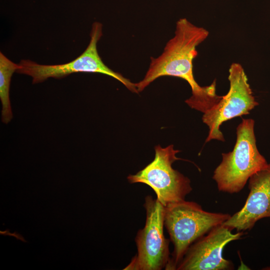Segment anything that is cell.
<instances>
[{
	"label": "cell",
	"instance_id": "cell-6",
	"mask_svg": "<svg viewBox=\"0 0 270 270\" xmlns=\"http://www.w3.org/2000/svg\"><path fill=\"white\" fill-rule=\"evenodd\" d=\"M144 206L146 220L135 239L138 253L124 270H160L166 268L170 258V240L164 234L166 206L151 196L146 197Z\"/></svg>",
	"mask_w": 270,
	"mask_h": 270
},
{
	"label": "cell",
	"instance_id": "cell-1",
	"mask_svg": "<svg viewBox=\"0 0 270 270\" xmlns=\"http://www.w3.org/2000/svg\"><path fill=\"white\" fill-rule=\"evenodd\" d=\"M208 35V30L186 18L178 20L174 36L167 42L158 57L150 58L144 78L136 84L138 92L160 76H175L184 80L191 87L192 95L185 101L189 106L203 113L213 107L222 98L216 94V80L210 86H200L193 74V60L198 55L196 47Z\"/></svg>",
	"mask_w": 270,
	"mask_h": 270
},
{
	"label": "cell",
	"instance_id": "cell-10",
	"mask_svg": "<svg viewBox=\"0 0 270 270\" xmlns=\"http://www.w3.org/2000/svg\"><path fill=\"white\" fill-rule=\"evenodd\" d=\"M20 68L16 64L2 52H0V99L2 103V120L8 124L12 118L10 98V84L12 75Z\"/></svg>",
	"mask_w": 270,
	"mask_h": 270
},
{
	"label": "cell",
	"instance_id": "cell-2",
	"mask_svg": "<svg viewBox=\"0 0 270 270\" xmlns=\"http://www.w3.org/2000/svg\"><path fill=\"white\" fill-rule=\"evenodd\" d=\"M230 215L204 210L194 202L184 200L166 206L164 224L174 245L166 270H176L189 247L212 229L222 224Z\"/></svg>",
	"mask_w": 270,
	"mask_h": 270
},
{
	"label": "cell",
	"instance_id": "cell-8",
	"mask_svg": "<svg viewBox=\"0 0 270 270\" xmlns=\"http://www.w3.org/2000/svg\"><path fill=\"white\" fill-rule=\"evenodd\" d=\"M244 234L243 232L232 234L222 224L215 227L189 247L176 270L234 269L232 262L223 257V250L228 243L241 238Z\"/></svg>",
	"mask_w": 270,
	"mask_h": 270
},
{
	"label": "cell",
	"instance_id": "cell-7",
	"mask_svg": "<svg viewBox=\"0 0 270 270\" xmlns=\"http://www.w3.org/2000/svg\"><path fill=\"white\" fill-rule=\"evenodd\" d=\"M230 88L220 100L213 107L204 113L202 122L209 128L206 140L224 141L220 128L224 122L234 118L248 114L258 104L255 100L248 82L244 70L238 63H232L229 68L228 77Z\"/></svg>",
	"mask_w": 270,
	"mask_h": 270
},
{
	"label": "cell",
	"instance_id": "cell-5",
	"mask_svg": "<svg viewBox=\"0 0 270 270\" xmlns=\"http://www.w3.org/2000/svg\"><path fill=\"white\" fill-rule=\"evenodd\" d=\"M154 160L135 174L127 178L130 184L142 183L149 186L155 192L158 200L164 206L184 200L192 190L190 181L186 176L174 169L172 164L180 160L176 154L180 151L173 145L154 148Z\"/></svg>",
	"mask_w": 270,
	"mask_h": 270
},
{
	"label": "cell",
	"instance_id": "cell-11",
	"mask_svg": "<svg viewBox=\"0 0 270 270\" xmlns=\"http://www.w3.org/2000/svg\"><path fill=\"white\" fill-rule=\"evenodd\" d=\"M8 232H6V230L4 231V232H2L0 231V234H3V235H11V236H15L16 238L17 239H18V240H20L22 241H23L24 242H26V240H24V238L22 237V236H21L20 234L18 233H17L16 232H15L14 233V234H10L9 232H8Z\"/></svg>",
	"mask_w": 270,
	"mask_h": 270
},
{
	"label": "cell",
	"instance_id": "cell-9",
	"mask_svg": "<svg viewBox=\"0 0 270 270\" xmlns=\"http://www.w3.org/2000/svg\"><path fill=\"white\" fill-rule=\"evenodd\" d=\"M248 180L250 193L244 206L222 224L232 230H250L258 220L270 217V164Z\"/></svg>",
	"mask_w": 270,
	"mask_h": 270
},
{
	"label": "cell",
	"instance_id": "cell-3",
	"mask_svg": "<svg viewBox=\"0 0 270 270\" xmlns=\"http://www.w3.org/2000/svg\"><path fill=\"white\" fill-rule=\"evenodd\" d=\"M254 124L252 119H242L236 128V141L233 150L222 154V161L212 176L220 191L240 192L252 175L268 165L258 150Z\"/></svg>",
	"mask_w": 270,
	"mask_h": 270
},
{
	"label": "cell",
	"instance_id": "cell-4",
	"mask_svg": "<svg viewBox=\"0 0 270 270\" xmlns=\"http://www.w3.org/2000/svg\"><path fill=\"white\" fill-rule=\"evenodd\" d=\"M102 25L93 23L90 43L84 52L69 62L55 65H44L28 60H22L16 72L30 76L32 84L42 82L50 78H61L78 72H98L110 76L122 83L130 91L138 93L136 84L113 71L102 60L97 50V43L102 35Z\"/></svg>",
	"mask_w": 270,
	"mask_h": 270
}]
</instances>
